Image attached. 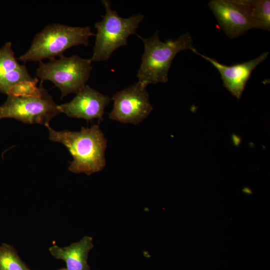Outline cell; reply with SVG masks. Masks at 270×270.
I'll use <instances>...</instances> for the list:
<instances>
[{"instance_id": "1", "label": "cell", "mask_w": 270, "mask_h": 270, "mask_svg": "<svg viewBox=\"0 0 270 270\" xmlns=\"http://www.w3.org/2000/svg\"><path fill=\"white\" fill-rule=\"evenodd\" d=\"M49 138L64 144L73 158L68 170L88 176L102 170L106 166L108 140L98 125L82 127L79 132L56 131L50 126Z\"/></svg>"}, {"instance_id": "2", "label": "cell", "mask_w": 270, "mask_h": 270, "mask_svg": "<svg viewBox=\"0 0 270 270\" xmlns=\"http://www.w3.org/2000/svg\"><path fill=\"white\" fill-rule=\"evenodd\" d=\"M136 35L144 45L142 62L136 76L138 82L145 87L150 84L168 82L169 70L176 54L182 50L193 52L196 50L188 32L179 36L176 40H169L165 42L160 40L158 31L149 38Z\"/></svg>"}, {"instance_id": "3", "label": "cell", "mask_w": 270, "mask_h": 270, "mask_svg": "<svg viewBox=\"0 0 270 270\" xmlns=\"http://www.w3.org/2000/svg\"><path fill=\"white\" fill-rule=\"evenodd\" d=\"M94 36L95 34L88 26L50 24L36 34L29 49L17 59L26 62L56 58L62 56L64 51L72 46H88L89 38Z\"/></svg>"}, {"instance_id": "4", "label": "cell", "mask_w": 270, "mask_h": 270, "mask_svg": "<svg viewBox=\"0 0 270 270\" xmlns=\"http://www.w3.org/2000/svg\"><path fill=\"white\" fill-rule=\"evenodd\" d=\"M106 8L102 20L96 22V40L90 61L101 62L108 60L118 48L128 44V38L136 34V30L144 18L140 14L128 18L120 16L117 12L111 8L110 2L102 0Z\"/></svg>"}, {"instance_id": "5", "label": "cell", "mask_w": 270, "mask_h": 270, "mask_svg": "<svg viewBox=\"0 0 270 270\" xmlns=\"http://www.w3.org/2000/svg\"><path fill=\"white\" fill-rule=\"evenodd\" d=\"M92 69L90 59L62 55L46 63L40 62L36 76L41 84L46 80L54 84L60 90L62 99L69 94H76L86 85Z\"/></svg>"}, {"instance_id": "6", "label": "cell", "mask_w": 270, "mask_h": 270, "mask_svg": "<svg viewBox=\"0 0 270 270\" xmlns=\"http://www.w3.org/2000/svg\"><path fill=\"white\" fill-rule=\"evenodd\" d=\"M60 113L58 105L44 88L37 96L8 95L6 102L0 106V119L13 118L25 124H38L46 127Z\"/></svg>"}, {"instance_id": "7", "label": "cell", "mask_w": 270, "mask_h": 270, "mask_svg": "<svg viewBox=\"0 0 270 270\" xmlns=\"http://www.w3.org/2000/svg\"><path fill=\"white\" fill-rule=\"evenodd\" d=\"M111 100L114 102L113 108L108 117L122 123L139 124L153 109L146 87L138 82L118 92Z\"/></svg>"}, {"instance_id": "8", "label": "cell", "mask_w": 270, "mask_h": 270, "mask_svg": "<svg viewBox=\"0 0 270 270\" xmlns=\"http://www.w3.org/2000/svg\"><path fill=\"white\" fill-rule=\"evenodd\" d=\"M208 6L226 34L236 38L254 28L244 0H212Z\"/></svg>"}, {"instance_id": "9", "label": "cell", "mask_w": 270, "mask_h": 270, "mask_svg": "<svg viewBox=\"0 0 270 270\" xmlns=\"http://www.w3.org/2000/svg\"><path fill=\"white\" fill-rule=\"evenodd\" d=\"M110 100L109 96L86 85L71 101L58 105V108L70 118L102 121L104 108Z\"/></svg>"}, {"instance_id": "10", "label": "cell", "mask_w": 270, "mask_h": 270, "mask_svg": "<svg viewBox=\"0 0 270 270\" xmlns=\"http://www.w3.org/2000/svg\"><path fill=\"white\" fill-rule=\"evenodd\" d=\"M193 52L208 61L217 69L220 74L224 86L238 99L240 98L252 71L269 55V52H266L250 60L226 66L220 63L214 58L200 54L196 49Z\"/></svg>"}, {"instance_id": "11", "label": "cell", "mask_w": 270, "mask_h": 270, "mask_svg": "<svg viewBox=\"0 0 270 270\" xmlns=\"http://www.w3.org/2000/svg\"><path fill=\"white\" fill-rule=\"evenodd\" d=\"M34 78L26 66L18 62L12 42H6L0 49V93L8 95L16 85Z\"/></svg>"}, {"instance_id": "12", "label": "cell", "mask_w": 270, "mask_h": 270, "mask_svg": "<svg viewBox=\"0 0 270 270\" xmlns=\"http://www.w3.org/2000/svg\"><path fill=\"white\" fill-rule=\"evenodd\" d=\"M93 247L92 237L86 236L79 242L67 246H52L49 251L54 258L66 262V270H90L88 258Z\"/></svg>"}, {"instance_id": "13", "label": "cell", "mask_w": 270, "mask_h": 270, "mask_svg": "<svg viewBox=\"0 0 270 270\" xmlns=\"http://www.w3.org/2000/svg\"><path fill=\"white\" fill-rule=\"evenodd\" d=\"M248 6L254 28L270 30V0H244Z\"/></svg>"}, {"instance_id": "14", "label": "cell", "mask_w": 270, "mask_h": 270, "mask_svg": "<svg viewBox=\"0 0 270 270\" xmlns=\"http://www.w3.org/2000/svg\"><path fill=\"white\" fill-rule=\"evenodd\" d=\"M0 270H30L14 248L6 244L0 246Z\"/></svg>"}, {"instance_id": "15", "label": "cell", "mask_w": 270, "mask_h": 270, "mask_svg": "<svg viewBox=\"0 0 270 270\" xmlns=\"http://www.w3.org/2000/svg\"><path fill=\"white\" fill-rule=\"evenodd\" d=\"M66 270V268H62V269H60V270Z\"/></svg>"}]
</instances>
